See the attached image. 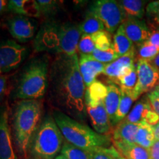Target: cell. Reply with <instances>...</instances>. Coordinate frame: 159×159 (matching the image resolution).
<instances>
[{
  "label": "cell",
  "mask_w": 159,
  "mask_h": 159,
  "mask_svg": "<svg viewBox=\"0 0 159 159\" xmlns=\"http://www.w3.org/2000/svg\"><path fill=\"white\" fill-rule=\"evenodd\" d=\"M50 83L53 102L71 118H84L86 87L80 71L77 54L57 57L50 70Z\"/></svg>",
  "instance_id": "cell-1"
},
{
  "label": "cell",
  "mask_w": 159,
  "mask_h": 159,
  "mask_svg": "<svg viewBox=\"0 0 159 159\" xmlns=\"http://www.w3.org/2000/svg\"><path fill=\"white\" fill-rule=\"evenodd\" d=\"M81 34L79 25L76 24L47 22L41 27L36 35L35 48L39 52L73 56L77 55Z\"/></svg>",
  "instance_id": "cell-2"
},
{
  "label": "cell",
  "mask_w": 159,
  "mask_h": 159,
  "mask_svg": "<svg viewBox=\"0 0 159 159\" xmlns=\"http://www.w3.org/2000/svg\"><path fill=\"white\" fill-rule=\"evenodd\" d=\"M41 114L42 103L37 99L19 101L13 110V141L18 152L24 158L27 156L32 138L39 128Z\"/></svg>",
  "instance_id": "cell-3"
},
{
  "label": "cell",
  "mask_w": 159,
  "mask_h": 159,
  "mask_svg": "<svg viewBox=\"0 0 159 159\" xmlns=\"http://www.w3.org/2000/svg\"><path fill=\"white\" fill-rule=\"evenodd\" d=\"M53 117L66 141L73 146L87 152L110 147L112 142L110 135L99 134L62 111H55Z\"/></svg>",
  "instance_id": "cell-4"
},
{
  "label": "cell",
  "mask_w": 159,
  "mask_h": 159,
  "mask_svg": "<svg viewBox=\"0 0 159 159\" xmlns=\"http://www.w3.org/2000/svg\"><path fill=\"white\" fill-rule=\"evenodd\" d=\"M48 74L49 61L47 57H39L30 61L18 81L14 91L16 98L27 100L42 97L48 88Z\"/></svg>",
  "instance_id": "cell-5"
},
{
  "label": "cell",
  "mask_w": 159,
  "mask_h": 159,
  "mask_svg": "<svg viewBox=\"0 0 159 159\" xmlns=\"http://www.w3.org/2000/svg\"><path fill=\"white\" fill-rule=\"evenodd\" d=\"M63 135L53 116H47L33 135L29 150L35 159H55L63 148Z\"/></svg>",
  "instance_id": "cell-6"
},
{
  "label": "cell",
  "mask_w": 159,
  "mask_h": 159,
  "mask_svg": "<svg viewBox=\"0 0 159 159\" xmlns=\"http://www.w3.org/2000/svg\"><path fill=\"white\" fill-rule=\"evenodd\" d=\"M98 18L109 33L116 32L126 19L119 2L115 0H97L93 2L89 11Z\"/></svg>",
  "instance_id": "cell-7"
},
{
  "label": "cell",
  "mask_w": 159,
  "mask_h": 159,
  "mask_svg": "<svg viewBox=\"0 0 159 159\" xmlns=\"http://www.w3.org/2000/svg\"><path fill=\"white\" fill-rule=\"evenodd\" d=\"M28 50L13 40L0 41V75L14 70L27 57Z\"/></svg>",
  "instance_id": "cell-8"
},
{
  "label": "cell",
  "mask_w": 159,
  "mask_h": 159,
  "mask_svg": "<svg viewBox=\"0 0 159 159\" xmlns=\"http://www.w3.org/2000/svg\"><path fill=\"white\" fill-rule=\"evenodd\" d=\"M137 83L134 89L137 98L144 93H149L156 88L159 82V69L152 66L149 61L138 59L136 65Z\"/></svg>",
  "instance_id": "cell-9"
},
{
  "label": "cell",
  "mask_w": 159,
  "mask_h": 159,
  "mask_svg": "<svg viewBox=\"0 0 159 159\" xmlns=\"http://www.w3.org/2000/svg\"><path fill=\"white\" fill-rule=\"evenodd\" d=\"M0 159H18L12 142L7 102L0 105Z\"/></svg>",
  "instance_id": "cell-10"
},
{
  "label": "cell",
  "mask_w": 159,
  "mask_h": 159,
  "mask_svg": "<svg viewBox=\"0 0 159 159\" xmlns=\"http://www.w3.org/2000/svg\"><path fill=\"white\" fill-rule=\"evenodd\" d=\"M8 29L13 38L19 42L25 43L34 36L37 25L30 18L17 15L9 19Z\"/></svg>",
  "instance_id": "cell-11"
},
{
  "label": "cell",
  "mask_w": 159,
  "mask_h": 159,
  "mask_svg": "<svg viewBox=\"0 0 159 159\" xmlns=\"http://www.w3.org/2000/svg\"><path fill=\"white\" fill-rule=\"evenodd\" d=\"M124 120L134 124L144 122L153 126L159 122V116L153 111L146 95L135 104Z\"/></svg>",
  "instance_id": "cell-12"
},
{
  "label": "cell",
  "mask_w": 159,
  "mask_h": 159,
  "mask_svg": "<svg viewBox=\"0 0 159 159\" xmlns=\"http://www.w3.org/2000/svg\"><path fill=\"white\" fill-rule=\"evenodd\" d=\"M122 27L129 39L138 47L148 41L152 33L151 29L142 19H125Z\"/></svg>",
  "instance_id": "cell-13"
},
{
  "label": "cell",
  "mask_w": 159,
  "mask_h": 159,
  "mask_svg": "<svg viewBox=\"0 0 159 159\" xmlns=\"http://www.w3.org/2000/svg\"><path fill=\"white\" fill-rule=\"evenodd\" d=\"M85 108L94 130L99 134L109 135L112 130V125L105 109L104 101L96 106H85Z\"/></svg>",
  "instance_id": "cell-14"
},
{
  "label": "cell",
  "mask_w": 159,
  "mask_h": 159,
  "mask_svg": "<svg viewBox=\"0 0 159 159\" xmlns=\"http://www.w3.org/2000/svg\"><path fill=\"white\" fill-rule=\"evenodd\" d=\"M106 64L102 63L89 55H80L79 58V68L85 87L89 88L96 81L97 77L104 72Z\"/></svg>",
  "instance_id": "cell-15"
},
{
  "label": "cell",
  "mask_w": 159,
  "mask_h": 159,
  "mask_svg": "<svg viewBox=\"0 0 159 159\" xmlns=\"http://www.w3.org/2000/svg\"><path fill=\"white\" fill-rule=\"evenodd\" d=\"M136 51L135 47L133 49L123 55L119 57L114 62L106 64L103 74L112 80H116L125 72L127 69L134 64Z\"/></svg>",
  "instance_id": "cell-16"
},
{
  "label": "cell",
  "mask_w": 159,
  "mask_h": 159,
  "mask_svg": "<svg viewBox=\"0 0 159 159\" xmlns=\"http://www.w3.org/2000/svg\"><path fill=\"white\" fill-rule=\"evenodd\" d=\"M114 148L125 159H150L149 150L136 143L112 141Z\"/></svg>",
  "instance_id": "cell-17"
},
{
  "label": "cell",
  "mask_w": 159,
  "mask_h": 159,
  "mask_svg": "<svg viewBox=\"0 0 159 159\" xmlns=\"http://www.w3.org/2000/svg\"><path fill=\"white\" fill-rule=\"evenodd\" d=\"M7 11L19 16L38 18L41 16L36 1L33 0H11L7 1Z\"/></svg>",
  "instance_id": "cell-18"
},
{
  "label": "cell",
  "mask_w": 159,
  "mask_h": 159,
  "mask_svg": "<svg viewBox=\"0 0 159 159\" xmlns=\"http://www.w3.org/2000/svg\"><path fill=\"white\" fill-rule=\"evenodd\" d=\"M107 88H108V91H107L106 97L104 100L105 107L107 113H108L112 127H114L115 117H116L119 102H120L121 90L120 88H119L117 85L113 84V83L109 84Z\"/></svg>",
  "instance_id": "cell-19"
},
{
  "label": "cell",
  "mask_w": 159,
  "mask_h": 159,
  "mask_svg": "<svg viewBox=\"0 0 159 159\" xmlns=\"http://www.w3.org/2000/svg\"><path fill=\"white\" fill-rule=\"evenodd\" d=\"M139 124H134L122 120L115 128L113 132L112 141H120L136 143V136Z\"/></svg>",
  "instance_id": "cell-20"
},
{
  "label": "cell",
  "mask_w": 159,
  "mask_h": 159,
  "mask_svg": "<svg viewBox=\"0 0 159 159\" xmlns=\"http://www.w3.org/2000/svg\"><path fill=\"white\" fill-rule=\"evenodd\" d=\"M120 102H119V108L117 110L116 117H115L114 126H116L119 122L124 120L125 117L128 116L129 112H130L133 103L136 99H138L135 94L134 89L120 88Z\"/></svg>",
  "instance_id": "cell-21"
},
{
  "label": "cell",
  "mask_w": 159,
  "mask_h": 159,
  "mask_svg": "<svg viewBox=\"0 0 159 159\" xmlns=\"http://www.w3.org/2000/svg\"><path fill=\"white\" fill-rule=\"evenodd\" d=\"M108 88L100 81L96 80L86 89L85 95V106H96L105 100Z\"/></svg>",
  "instance_id": "cell-22"
},
{
  "label": "cell",
  "mask_w": 159,
  "mask_h": 159,
  "mask_svg": "<svg viewBox=\"0 0 159 159\" xmlns=\"http://www.w3.org/2000/svg\"><path fill=\"white\" fill-rule=\"evenodd\" d=\"M146 1L142 0H121L119 1L124 11L126 19H142L145 13Z\"/></svg>",
  "instance_id": "cell-23"
},
{
  "label": "cell",
  "mask_w": 159,
  "mask_h": 159,
  "mask_svg": "<svg viewBox=\"0 0 159 159\" xmlns=\"http://www.w3.org/2000/svg\"><path fill=\"white\" fill-rule=\"evenodd\" d=\"M113 47L119 57L123 56L134 48V44L125 34L122 25L116 31L113 38Z\"/></svg>",
  "instance_id": "cell-24"
},
{
  "label": "cell",
  "mask_w": 159,
  "mask_h": 159,
  "mask_svg": "<svg viewBox=\"0 0 159 159\" xmlns=\"http://www.w3.org/2000/svg\"><path fill=\"white\" fill-rule=\"evenodd\" d=\"M154 140L155 136L152 125L144 122H141L136 133V144L149 150Z\"/></svg>",
  "instance_id": "cell-25"
},
{
  "label": "cell",
  "mask_w": 159,
  "mask_h": 159,
  "mask_svg": "<svg viewBox=\"0 0 159 159\" xmlns=\"http://www.w3.org/2000/svg\"><path fill=\"white\" fill-rule=\"evenodd\" d=\"M79 27L82 34L85 35H93L105 30V26L102 21L89 11L87 12L84 20L79 25Z\"/></svg>",
  "instance_id": "cell-26"
},
{
  "label": "cell",
  "mask_w": 159,
  "mask_h": 159,
  "mask_svg": "<svg viewBox=\"0 0 159 159\" xmlns=\"http://www.w3.org/2000/svg\"><path fill=\"white\" fill-rule=\"evenodd\" d=\"M137 70L136 66L134 65L127 69L123 74L116 80V82L120 85V88L134 89L137 83Z\"/></svg>",
  "instance_id": "cell-27"
},
{
  "label": "cell",
  "mask_w": 159,
  "mask_h": 159,
  "mask_svg": "<svg viewBox=\"0 0 159 159\" xmlns=\"http://www.w3.org/2000/svg\"><path fill=\"white\" fill-rule=\"evenodd\" d=\"M61 152L67 159H91L89 152L73 146L66 141L63 142Z\"/></svg>",
  "instance_id": "cell-28"
},
{
  "label": "cell",
  "mask_w": 159,
  "mask_h": 159,
  "mask_svg": "<svg viewBox=\"0 0 159 159\" xmlns=\"http://www.w3.org/2000/svg\"><path fill=\"white\" fill-rule=\"evenodd\" d=\"M91 159H116L120 156L114 146L108 148H97L89 151Z\"/></svg>",
  "instance_id": "cell-29"
},
{
  "label": "cell",
  "mask_w": 159,
  "mask_h": 159,
  "mask_svg": "<svg viewBox=\"0 0 159 159\" xmlns=\"http://www.w3.org/2000/svg\"><path fill=\"white\" fill-rule=\"evenodd\" d=\"M91 56L96 61L104 63V64H108V63L114 62L119 57L115 52L114 47H111L110 49H106V50H99V49H96L93 52Z\"/></svg>",
  "instance_id": "cell-30"
},
{
  "label": "cell",
  "mask_w": 159,
  "mask_h": 159,
  "mask_svg": "<svg viewBox=\"0 0 159 159\" xmlns=\"http://www.w3.org/2000/svg\"><path fill=\"white\" fill-rule=\"evenodd\" d=\"M92 37L97 49L106 50L113 47V41L111 39V33H109L108 31L104 30L94 33L92 35Z\"/></svg>",
  "instance_id": "cell-31"
},
{
  "label": "cell",
  "mask_w": 159,
  "mask_h": 159,
  "mask_svg": "<svg viewBox=\"0 0 159 159\" xmlns=\"http://www.w3.org/2000/svg\"><path fill=\"white\" fill-rule=\"evenodd\" d=\"M96 47L93 39L92 35H85L83 34L80 38L77 51L79 52L80 55H89L92 54V52L95 50Z\"/></svg>",
  "instance_id": "cell-32"
},
{
  "label": "cell",
  "mask_w": 159,
  "mask_h": 159,
  "mask_svg": "<svg viewBox=\"0 0 159 159\" xmlns=\"http://www.w3.org/2000/svg\"><path fill=\"white\" fill-rule=\"evenodd\" d=\"M159 53V49L155 46L150 44L147 41L139 47L138 55L139 59L146 60L150 61Z\"/></svg>",
  "instance_id": "cell-33"
},
{
  "label": "cell",
  "mask_w": 159,
  "mask_h": 159,
  "mask_svg": "<svg viewBox=\"0 0 159 159\" xmlns=\"http://www.w3.org/2000/svg\"><path fill=\"white\" fill-rule=\"evenodd\" d=\"M146 12L152 28L159 30V1L149 3L146 7Z\"/></svg>",
  "instance_id": "cell-34"
},
{
  "label": "cell",
  "mask_w": 159,
  "mask_h": 159,
  "mask_svg": "<svg viewBox=\"0 0 159 159\" xmlns=\"http://www.w3.org/2000/svg\"><path fill=\"white\" fill-rule=\"evenodd\" d=\"M37 5L41 15H51L57 11L59 3L55 0H37Z\"/></svg>",
  "instance_id": "cell-35"
},
{
  "label": "cell",
  "mask_w": 159,
  "mask_h": 159,
  "mask_svg": "<svg viewBox=\"0 0 159 159\" xmlns=\"http://www.w3.org/2000/svg\"><path fill=\"white\" fill-rule=\"evenodd\" d=\"M147 95L152 109L159 116V85H157L153 90L149 92Z\"/></svg>",
  "instance_id": "cell-36"
},
{
  "label": "cell",
  "mask_w": 159,
  "mask_h": 159,
  "mask_svg": "<svg viewBox=\"0 0 159 159\" xmlns=\"http://www.w3.org/2000/svg\"><path fill=\"white\" fill-rule=\"evenodd\" d=\"M7 80H8L7 75H0V102L7 92Z\"/></svg>",
  "instance_id": "cell-37"
},
{
  "label": "cell",
  "mask_w": 159,
  "mask_h": 159,
  "mask_svg": "<svg viewBox=\"0 0 159 159\" xmlns=\"http://www.w3.org/2000/svg\"><path fill=\"white\" fill-rule=\"evenodd\" d=\"M150 159H159V139H155L149 149Z\"/></svg>",
  "instance_id": "cell-38"
},
{
  "label": "cell",
  "mask_w": 159,
  "mask_h": 159,
  "mask_svg": "<svg viewBox=\"0 0 159 159\" xmlns=\"http://www.w3.org/2000/svg\"><path fill=\"white\" fill-rule=\"evenodd\" d=\"M149 62H150L152 66H154L156 68L159 69V53L154 57L153 59L151 60V61H149Z\"/></svg>",
  "instance_id": "cell-39"
},
{
  "label": "cell",
  "mask_w": 159,
  "mask_h": 159,
  "mask_svg": "<svg viewBox=\"0 0 159 159\" xmlns=\"http://www.w3.org/2000/svg\"><path fill=\"white\" fill-rule=\"evenodd\" d=\"M7 1L0 0V14H2V13L6 9H7Z\"/></svg>",
  "instance_id": "cell-40"
},
{
  "label": "cell",
  "mask_w": 159,
  "mask_h": 159,
  "mask_svg": "<svg viewBox=\"0 0 159 159\" xmlns=\"http://www.w3.org/2000/svg\"><path fill=\"white\" fill-rule=\"evenodd\" d=\"M154 131V136L155 139H159V122L152 126Z\"/></svg>",
  "instance_id": "cell-41"
},
{
  "label": "cell",
  "mask_w": 159,
  "mask_h": 159,
  "mask_svg": "<svg viewBox=\"0 0 159 159\" xmlns=\"http://www.w3.org/2000/svg\"><path fill=\"white\" fill-rule=\"evenodd\" d=\"M55 159H67V158H65V157L63 156V155L61 154V155H58V156H57Z\"/></svg>",
  "instance_id": "cell-42"
},
{
  "label": "cell",
  "mask_w": 159,
  "mask_h": 159,
  "mask_svg": "<svg viewBox=\"0 0 159 159\" xmlns=\"http://www.w3.org/2000/svg\"><path fill=\"white\" fill-rule=\"evenodd\" d=\"M116 159H125V158H124V157L122 156H121V155H120V156H119L118 157V158H117Z\"/></svg>",
  "instance_id": "cell-43"
},
{
  "label": "cell",
  "mask_w": 159,
  "mask_h": 159,
  "mask_svg": "<svg viewBox=\"0 0 159 159\" xmlns=\"http://www.w3.org/2000/svg\"><path fill=\"white\" fill-rule=\"evenodd\" d=\"M158 85H159V84H158Z\"/></svg>",
  "instance_id": "cell-44"
}]
</instances>
